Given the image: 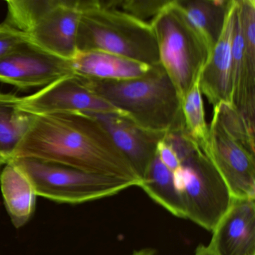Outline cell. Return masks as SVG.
Returning a JSON list of instances; mask_svg holds the SVG:
<instances>
[{
    "label": "cell",
    "instance_id": "9c48e42d",
    "mask_svg": "<svg viewBox=\"0 0 255 255\" xmlns=\"http://www.w3.org/2000/svg\"><path fill=\"white\" fill-rule=\"evenodd\" d=\"M74 74L71 60L55 56L31 42L0 58V82L20 89L44 88Z\"/></svg>",
    "mask_w": 255,
    "mask_h": 255
},
{
    "label": "cell",
    "instance_id": "52a82bcc",
    "mask_svg": "<svg viewBox=\"0 0 255 255\" xmlns=\"http://www.w3.org/2000/svg\"><path fill=\"white\" fill-rule=\"evenodd\" d=\"M15 162L32 182L37 196L65 204H81L116 195L131 186L130 180L86 172L72 167L31 158Z\"/></svg>",
    "mask_w": 255,
    "mask_h": 255
},
{
    "label": "cell",
    "instance_id": "30bf717a",
    "mask_svg": "<svg viewBox=\"0 0 255 255\" xmlns=\"http://www.w3.org/2000/svg\"><path fill=\"white\" fill-rule=\"evenodd\" d=\"M80 18V0H50L27 35L39 48L71 60L77 53Z\"/></svg>",
    "mask_w": 255,
    "mask_h": 255
},
{
    "label": "cell",
    "instance_id": "7c38bea8",
    "mask_svg": "<svg viewBox=\"0 0 255 255\" xmlns=\"http://www.w3.org/2000/svg\"><path fill=\"white\" fill-rule=\"evenodd\" d=\"M212 232L216 255H255V198H233Z\"/></svg>",
    "mask_w": 255,
    "mask_h": 255
},
{
    "label": "cell",
    "instance_id": "6da1fadb",
    "mask_svg": "<svg viewBox=\"0 0 255 255\" xmlns=\"http://www.w3.org/2000/svg\"><path fill=\"white\" fill-rule=\"evenodd\" d=\"M17 158L119 177L134 182L137 186L141 182L107 129L86 113L34 116L32 126L17 150Z\"/></svg>",
    "mask_w": 255,
    "mask_h": 255
},
{
    "label": "cell",
    "instance_id": "d4e9b609",
    "mask_svg": "<svg viewBox=\"0 0 255 255\" xmlns=\"http://www.w3.org/2000/svg\"><path fill=\"white\" fill-rule=\"evenodd\" d=\"M130 255H155L154 252L151 249H144L141 250L136 251Z\"/></svg>",
    "mask_w": 255,
    "mask_h": 255
},
{
    "label": "cell",
    "instance_id": "d6986e66",
    "mask_svg": "<svg viewBox=\"0 0 255 255\" xmlns=\"http://www.w3.org/2000/svg\"><path fill=\"white\" fill-rule=\"evenodd\" d=\"M138 186L170 213L186 219L183 199L176 184L174 172L161 162L157 153Z\"/></svg>",
    "mask_w": 255,
    "mask_h": 255
},
{
    "label": "cell",
    "instance_id": "603a6c76",
    "mask_svg": "<svg viewBox=\"0 0 255 255\" xmlns=\"http://www.w3.org/2000/svg\"><path fill=\"white\" fill-rule=\"evenodd\" d=\"M156 153H157L161 162L173 172H174L180 167V160H179L175 151L172 147L165 141V138H162L158 143Z\"/></svg>",
    "mask_w": 255,
    "mask_h": 255
},
{
    "label": "cell",
    "instance_id": "2e32d148",
    "mask_svg": "<svg viewBox=\"0 0 255 255\" xmlns=\"http://www.w3.org/2000/svg\"><path fill=\"white\" fill-rule=\"evenodd\" d=\"M0 186L5 208L15 228L26 225L33 215L36 193L24 171L11 161L0 176Z\"/></svg>",
    "mask_w": 255,
    "mask_h": 255
},
{
    "label": "cell",
    "instance_id": "ffe728a7",
    "mask_svg": "<svg viewBox=\"0 0 255 255\" xmlns=\"http://www.w3.org/2000/svg\"><path fill=\"white\" fill-rule=\"evenodd\" d=\"M199 79L182 98L181 107L186 132L197 143L204 144L208 140L209 126L206 122Z\"/></svg>",
    "mask_w": 255,
    "mask_h": 255
},
{
    "label": "cell",
    "instance_id": "7402d4cb",
    "mask_svg": "<svg viewBox=\"0 0 255 255\" xmlns=\"http://www.w3.org/2000/svg\"><path fill=\"white\" fill-rule=\"evenodd\" d=\"M30 42L29 35L6 22L0 23V58L3 57L22 44Z\"/></svg>",
    "mask_w": 255,
    "mask_h": 255
},
{
    "label": "cell",
    "instance_id": "ba28073f",
    "mask_svg": "<svg viewBox=\"0 0 255 255\" xmlns=\"http://www.w3.org/2000/svg\"><path fill=\"white\" fill-rule=\"evenodd\" d=\"M20 109L33 116L66 113H121L94 93L77 74L65 76L32 95L20 98Z\"/></svg>",
    "mask_w": 255,
    "mask_h": 255
},
{
    "label": "cell",
    "instance_id": "9a60e30c",
    "mask_svg": "<svg viewBox=\"0 0 255 255\" xmlns=\"http://www.w3.org/2000/svg\"><path fill=\"white\" fill-rule=\"evenodd\" d=\"M74 73L101 80H131L145 75L151 66L98 50L77 51L71 59Z\"/></svg>",
    "mask_w": 255,
    "mask_h": 255
},
{
    "label": "cell",
    "instance_id": "e0dca14e",
    "mask_svg": "<svg viewBox=\"0 0 255 255\" xmlns=\"http://www.w3.org/2000/svg\"><path fill=\"white\" fill-rule=\"evenodd\" d=\"M19 102L20 97L0 92V166L15 159L33 122V115L22 111Z\"/></svg>",
    "mask_w": 255,
    "mask_h": 255
},
{
    "label": "cell",
    "instance_id": "3957f363",
    "mask_svg": "<svg viewBox=\"0 0 255 255\" xmlns=\"http://www.w3.org/2000/svg\"><path fill=\"white\" fill-rule=\"evenodd\" d=\"M164 138L180 160L174 174L186 219L213 231L232 204L228 186L201 144L189 136L185 128L167 132Z\"/></svg>",
    "mask_w": 255,
    "mask_h": 255
},
{
    "label": "cell",
    "instance_id": "44dd1931",
    "mask_svg": "<svg viewBox=\"0 0 255 255\" xmlns=\"http://www.w3.org/2000/svg\"><path fill=\"white\" fill-rule=\"evenodd\" d=\"M109 5L150 24L169 0H108Z\"/></svg>",
    "mask_w": 255,
    "mask_h": 255
},
{
    "label": "cell",
    "instance_id": "8992f818",
    "mask_svg": "<svg viewBox=\"0 0 255 255\" xmlns=\"http://www.w3.org/2000/svg\"><path fill=\"white\" fill-rule=\"evenodd\" d=\"M150 25L157 42L159 62L182 100L199 78L210 50L174 0H169Z\"/></svg>",
    "mask_w": 255,
    "mask_h": 255
},
{
    "label": "cell",
    "instance_id": "277c9868",
    "mask_svg": "<svg viewBox=\"0 0 255 255\" xmlns=\"http://www.w3.org/2000/svg\"><path fill=\"white\" fill-rule=\"evenodd\" d=\"M77 51L98 50L153 66L159 65L156 37L149 23L103 0H80Z\"/></svg>",
    "mask_w": 255,
    "mask_h": 255
},
{
    "label": "cell",
    "instance_id": "4fadbf2b",
    "mask_svg": "<svg viewBox=\"0 0 255 255\" xmlns=\"http://www.w3.org/2000/svg\"><path fill=\"white\" fill-rule=\"evenodd\" d=\"M236 8L237 0H230L222 33L200 75L201 94L213 107L231 104V50Z\"/></svg>",
    "mask_w": 255,
    "mask_h": 255
},
{
    "label": "cell",
    "instance_id": "5b68a950",
    "mask_svg": "<svg viewBox=\"0 0 255 255\" xmlns=\"http://www.w3.org/2000/svg\"><path fill=\"white\" fill-rule=\"evenodd\" d=\"M201 145L233 198H255V128L231 104L213 107L208 140Z\"/></svg>",
    "mask_w": 255,
    "mask_h": 255
},
{
    "label": "cell",
    "instance_id": "8fae6325",
    "mask_svg": "<svg viewBox=\"0 0 255 255\" xmlns=\"http://www.w3.org/2000/svg\"><path fill=\"white\" fill-rule=\"evenodd\" d=\"M103 125L141 181L165 134L141 128L121 113L91 114Z\"/></svg>",
    "mask_w": 255,
    "mask_h": 255
},
{
    "label": "cell",
    "instance_id": "5bb4252c",
    "mask_svg": "<svg viewBox=\"0 0 255 255\" xmlns=\"http://www.w3.org/2000/svg\"><path fill=\"white\" fill-rule=\"evenodd\" d=\"M231 104L255 128V63L246 53L237 2L231 50Z\"/></svg>",
    "mask_w": 255,
    "mask_h": 255
},
{
    "label": "cell",
    "instance_id": "7a4b0ae2",
    "mask_svg": "<svg viewBox=\"0 0 255 255\" xmlns=\"http://www.w3.org/2000/svg\"><path fill=\"white\" fill-rule=\"evenodd\" d=\"M81 77L94 93L141 128L163 133L185 128L181 100L161 64L131 80Z\"/></svg>",
    "mask_w": 255,
    "mask_h": 255
},
{
    "label": "cell",
    "instance_id": "ac0fdd59",
    "mask_svg": "<svg viewBox=\"0 0 255 255\" xmlns=\"http://www.w3.org/2000/svg\"><path fill=\"white\" fill-rule=\"evenodd\" d=\"M211 54L225 23L230 0H174Z\"/></svg>",
    "mask_w": 255,
    "mask_h": 255
},
{
    "label": "cell",
    "instance_id": "cb8c5ba5",
    "mask_svg": "<svg viewBox=\"0 0 255 255\" xmlns=\"http://www.w3.org/2000/svg\"><path fill=\"white\" fill-rule=\"evenodd\" d=\"M194 255H216L215 252L212 250L211 248L209 246H204V245H200L196 250H195Z\"/></svg>",
    "mask_w": 255,
    "mask_h": 255
}]
</instances>
